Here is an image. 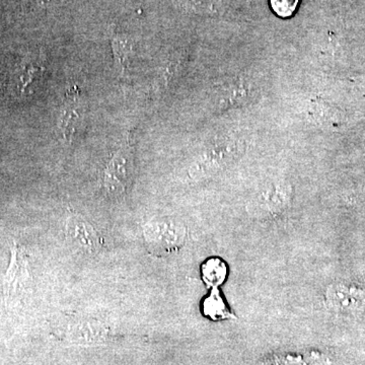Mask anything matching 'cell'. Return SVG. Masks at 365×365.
Instances as JSON below:
<instances>
[{"label": "cell", "instance_id": "6da1fadb", "mask_svg": "<svg viewBox=\"0 0 365 365\" xmlns=\"http://www.w3.org/2000/svg\"><path fill=\"white\" fill-rule=\"evenodd\" d=\"M134 148L128 138L110 158L102 177L106 195L111 199H121L130 188L134 176Z\"/></svg>", "mask_w": 365, "mask_h": 365}, {"label": "cell", "instance_id": "7a4b0ae2", "mask_svg": "<svg viewBox=\"0 0 365 365\" xmlns=\"http://www.w3.org/2000/svg\"><path fill=\"white\" fill-rule=\"evenodd\" d=\"M146 247L155 256H167L179 251L187 240V228L170 220H155L143 227Z\"/></svg>", "mask_w": 365, "mask_h": 365}, {"label": "cell", "instance_id": "3957f363", "mask_svg": "<svg viewBox=\"0 0 365 365\" xmlns=\"http://www.w3.org/2000/svg\"><path fill=\"white\" fill-rule=\"evenodd\" d=\"M32 282L28 254L23 246L14 242L11 262L4 278V297L6 304L24 299L32 287Z\"/></svg>", "mask_w": 365, "mask_h": 365}, {"label": "cell", "instance_id": "277c9868", "mask_svg": "<svg viewBox=\"0 0 365 365\" xmlns=\"http://www.w3.org/2000/svg\"><path fill=\"white\" fill-rule=\"evenodd\" d=\"M258 93V86L251 78L235 76L227 79L216 88L215 104L218 109H235L251 103Z\"/></svg>", "mask_w": 365, "mask_h": 365}, {"label": "cell", "instance_id": "5b68a950", "mask_svg": "<svg viewBox=\"0 0 365 365\" xmlns=\"http://www.w3.org/2000/svg\"><path fill=\"white\" fill-rule=\"evenodd\" d=\"M85 113V102L78 88L67 91L57 116V128L64 140L72 141L76 138L83 124Z\"/></svg>", "mask_w": 365, "mask_h": 365}, {"label": "cell", "instance_id": "8992f818", "mask_svg": "<svg viewBox=\"0 0 365 365\" xmlns=\"http://www.w3.org/2000/svg\"><path fill=\"white\" fill-rule=\"evenodd\" d=\"M66 239L74 248L86 254H97L104 247V240L97 228L83 216L71 213L66 223Z\"/></svg>", "mask_w": 365, "mask_h": 365}, {"label": "cell", "instance_id": "52a82bcc", "mask_svg": "<svg viewBox=\"0 0 365 365\" xmlns=\"http://www.w3.org/2000/svg\"><path fill=\"white\" fill-rule=\"evenodd\" d=\"M240 146L241 144L237 140H222L213 144L205 151L200 162L197 163V170L208 172L211 168L222 163H227L230 158H235V155L239 153Z\"/></svg>", "mask_w": 365, "mask_h": 365}, {"label": "cell", "instance_id": "ba28073f", "mask_svg": "<svg viewBox=\"0 0 365 365\" xmlns=\"http://www.w3.org/2000/svg\"><path fill=\"white\" fill-rule=\"evenodd\" d=\"M329 302L339 311H356L364 306L365 292L356 287H336L329 292Z\"/></svg>", "mask_w": 365, "mask_h": 365}, {"label": "cell", "instance_id": "9c48e42d", "mask_svg": "<svg viewBox=\"0 0 365 365\" xmlns=\"http://www.w3.org/2000/svg\"><path fill=\"white\" fill-rule=\"evenodd\" d=\"M43 73L42 64L36 60L26 59L21 62L11 76V86L16 93H25L32 88L34 83L40 79Z\"/></svg>", "mask_w": 365, "mask_h": 365}, {"label": "cell", "instance_id": "30bf717a", "mask_svg": "<svg viewBox=\"0 0 365 365\" xmlns=\"http://www.w3.org/2000/svg\"><path fill=\"white\" fill-rule=\"evenodd\" d=\"M289 191L284 185L270 186L257 199V208L262 212L273 215L285 208L289 200Z\"/></svg>", "mask_w": 365, "mask_h": 365}, {"label": "cell", "instance_id": "8fae6325", "mask_svg": "<svg viewBox=\"0 0 365 365\" xmlns=\"http://www.w3.org/2000/svg\"><path fill=\"white\" fill-rule=\"evenodd\" d=\"M106 336L107 330L98 322L81 321L69 328V337L78 343H98V341L104 340Z\"/></svg>", "mask_w": 365, "mask_h": 365}, {"label": "cell", "instance_id": "7c38bea8", "mask_svg": "<svg viewBox=\"0 0 365 365\" xmlns=\"http://www.w3.org/2000/svg\"><path fill=\"white\" fill-rule=\"evenodd\" d=\"M112 50L118 71L124 73L128 69L133 50L131 41L128 38L116 36L112 38Z\"/></svg>", "mask_w": 365, "mask_h": 365}, {"label": "cell", "instance_id": "4fadbf2b", "mask_svg": "<svg viewBox=\"0 0 365 365\" xmlns=\"http://www.w3.org/2000/svg\"><path fill=\"white\" fill-rule=\"evenodd\" d=\"M204 282L208 287H218L227 277V265L220 259H208L201 268Z\"/></svg>", "mask_w": 365, "mask_h": 365}, {"label": "cell", "instance_id": "5bb4252c", "mask_svg": "<svg viewBox=\"0 0 365 365\" xmlns=\"http://www.w3.org/2000/svg\"><path fill=\"white\" fill-rule=\"evenodd\" d=\"M203 313L212 319H222L230 317L225 302L215 288H213V292L204 302Z\"/></svg>", "mask_w": 365, "mask_h": 365}, {"label": "cell", "instance_id": "9a60e30c", "mask_svg": "<svg viewBox=\"0 0 365 365\" xmlns=\"http://www.w3.org/2000/svg\"><path fill=\"white\" fill-rule=\"evenodd\" d=\"M274 13L281 18H289L297 11L299 0H270Z\"/></svg>", "mask_w": 365, "mask_h": 365}, {"label": "cell", "instance_id": "2e32d148", "mask_svg": "<svg viewBox=\"0 0 365 365\" xmlns=\"http://www.w3.org/2000/svg\"><path fill=\"white\" fill-rule=\"evenodd\" d=\"M33 1L39 4V6H48L50 4H58L60 2L63 1V0H33Z\"/></svg>", "mask_w": 365, "mask_h": 365}]
</instances>
